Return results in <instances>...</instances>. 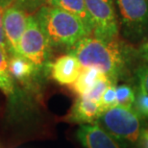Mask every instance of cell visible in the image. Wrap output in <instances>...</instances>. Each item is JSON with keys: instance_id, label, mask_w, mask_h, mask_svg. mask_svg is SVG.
<instances>
[{"instance_id": "8", "label": "cell", "mask_w": 148, "mask_h": 148, "mask_svg": "<svg viewBox=\"0 0 148 148\" xmlns=\"http://www.w3.org/2000/svg\"><path fill=\"white\" fill-rule=\"evenodd\" d=\"M77 138L85 148H122L114 137L98 124L80 125Z\"/></svg>"}, {"instance_id": "22", "label": "cell", "mask_w": 148, "mask_h": 148, "mask_svg": "<svg viewBox=\"0 0 148 148\" xmlns=\"http://www.w3.org/2000/svg\"><path fill=\"white\" fill-rule=\"evenodd\" d=\"M140 148H148V126L145 125L140 133V138L138 141Z\"/></svg>"}, {"instance_id": "4", "label": "cell", "mask_w": 148, "mask_h": 148, "mask_svg": "<svg viewBox=\"0 0 148 148\" xmlns=\"http://www.w3.org/2000/svg\"><path fill=\"white\" fill-rule=\"evenodd\" d=\"M51 50L48 38L36 16H28L26 29L19 42L18 54L31 61L42 72L50 70Z\"/></svg>"}, {"instance_id": "3", "label": "cell", "mask_w": 148, "mask_h": 148, "mask_svg": "<svg viewBox=\"0 0 148 148\" xmlns=\"http://www.w3.org/2000/svg\"><path fill=\"white\" fill-rule=\"evenodd\" d=\"M118 141L122 148L137 144L146 124L134 108L116 106L103 112L97 123Z\"/></svg>"}, {"instance_id": "16", "label": "cell", "mask_w": 148, "mask_h": 148, "mask_svg": "<svg viewBox=\"0 0 148 148\" xmlns=\"http://www.w3.org/2000/svg\"><path fill=\"white\" fill-rule=\"evenodd\" d=\"M112 80L105 75L82 97H84V98L88 99V100H90V101L99 103L100 100H101L102 95L105 92V90H107V88L112 84ZM115 84H116V83H115Z\"/></svg>"}, {"instance_id": "17", "label": "cell", "mask_w": 148, "mask_h": 148, "mask_svg": "<svg viewBox=\"0 0 148 148\" xmlns=\"http://www.w3.org/2000/svg\"><path fill=\"white\" fill-rule=\"evenodd\" d=\"M99 105L102 110V112L117 106L116 84H115V83L112 82V84L107 88V90H105L104 94H103L101 97Z\"/></svg>"}, {"instance_id": "11", "label": "cell", "mask_w": 148, "mask_h": 148, "mask_svg": "<svg viewBox=\"0 0 148 148\" xmlns=\"http://www.w3.org/2000/svg\"><path fill=\"white\" fill-rule=\"evenodd\" d=\"M9 70L14 80L30 86L41 71L28 59L20 54L9 56Z\"/></svg>"}, {"instance_id": "7", "label": "cell", "mask_w": 148, "mask_h": 148, "mask_svg": "<svg viewBox=\"0 0 148 148\" xmlns=\"http://www.w3.org/2000/svg\"><path fill=\"white\" fill-rule=\"evenodd\" d=\"M3 24L9 56L18 54V46L26 25L28 14L16 3L2 11Z\"/></svg>"}, {"instance_id": "18", "label": "cell", "mask_w": 148, "mask_h": 148, "mask_svg": "<svg viewBox=\"0 0 148 148\" xmlns=\"http://www.w3.org/2000/svg\"><path fill=\"white\" fill-rule=\"evenodd\" d=\"M134 109L143 119L144 118L148 119V93L140 87L137 88V91H136Z\"/></svg>"}, {"instance_id": "23", "label": "cell", "mask_w": 148, "mask_h": 148, "mask_svg": "<svg viewBox=\"0 0 148 148\" xmlns=\"http://www.w3.org/2000/svg\"><path fill=\"white\" fill-rule=\"evenodd\" d=\"M137 51L138 57L148 63V40H146L145 42L141 44Z\"/></svg>"}, {"instance_id": "6", "label": "cell", "mask_w": 148, "mask_h": 148, "mask_svg": "<svg viewBox=\"0 0 148 148\" xmlns=\"http://www.w3.org/2000/svg\"><path fill=\"white\" fill-rule=\"evenodd\" d=\"M93 24V37L109 41L118 36V23L112 0H85Z\"/></svg>"}, {"instance_id": "19", "label": "cell", "mask_w": 148, "mask_h": 148, "mask_svg": "<svg viewBox=\"0 0 148 148\" xmlns=\"http://www.w3.org/2000/svg\"><path fill=\"white\" fill-rule=\"evenodd\" d=\"M16 4L24 10L29 16L36 14L40 9L47 3V0H16Z\"/></svg>"}, {"instance_id": "2", "label": "cell", "mask_w": 148, "mask_h": 148, "mask_svg": "<svg viewBox=\"0 0 148 148\" xmlns=\"http://www.w3.org/2000/svg\"><path fill=\"white\" fill-rule=\"evenodd\" d=\"M35 16L52 48H63L67 51L82 38L91 36L79 17L59 8L45 4Z\"/></svg>"}, {"instance_id": "15", "label": "cell", "mask_w": 148, "mask_h": 148, "mask_svg": "<svg viewBox=\"0 0 148 148\" xmlns=\"http://www.w3.org/2000/svg\"><path fill=\"white\" fill-rule=\"evenodd\" d=\"M136 91L135 88L130 85L121 84L116 86V98L117 106L124 108H134L136 101Z\"/></svg>"}, {"instance_id": "21", "label": "cell", "mask_w": 148, "mask_h": 148, "mask_svg": "<svg viewBox=\"0 0 148 148\" xmlns=\"http://www.w3.org/2000/svg\"><path fill=\"white\" fill-rule=\"evenodd\" d=\"M0 48H2L4 50L9 56L7 41H6V36H5V31H4V24H3V14H2L1 10H0Z\"/></svg>"}, {"instance_id": "24", "label": "cell", "mask_w": 148, "mask_h": 148, "mask_svg": "<svg viewBox=\"0 0 148 148\" xmlns=\"http://www.w3.org/2000/svg\"><path fill=\"white\" fill-rule=\"evenodd\" d=\"M14 2H16V0H0V10L4 11L5 9L14 4Z\"/></svg>"}, {"instance_id": "13", "label": "cell", "mask_w": 148, "mask_h": 148, "mask_svg": "<svg viewBox=\"0 0 148 148\" xmlns=\"http://www.w3.org/2000/svg\"><path fill=\"white\" fill-rule=\"evenodd\" d=\"M106 74L100 71L99 69H95V67H83L77 80L72 85H70L71 90L76 94H78V96L85 95Z\"/></svg>"}, {"instance_id": "1", "label": "cell", "mask_w": 148, "mask_h": 148, "mask_svg": "<svg viewBox=\"0 0 148 148\" xmlns=\"http://www.w3.org/2000/svg\"><path fill=\"white\" fill-rule=\"evenodd\" d=\"M67 54L78 59L83 67H95L112 82L127 79L130 67L138 56V51L123 41H104L95 37H86L67 50Z\"/></svg>"}, {"instance_id": "14", "label": "cell", "mask_w": 148, "mask_h": 148, "mask_svg": "<svg viewBox=\"0 0 148 148\" xmlns=\"http://www.w3.org/2000/svg\"><path fill=\"white\" fill-rule=\"evenodd\" d=\"M0 90L6 95H14V79L9 70V56L2 48H0Z\"/></svg>"}, {"instance_id": "20", "label": "cell", "mask_w": 148, "mask_h": 148, "mask_svg": "<svg viewBox=\"0 0 148 148\" xmlns=\"http://www.w3.org/2000/svg\"><path fill=\"white\" fill-rule=\"evenodd\" d=\"M135 75L138 82V87L148 93V64H141L135 70Z\"/></svg>"}, {"instance_id": "12", "label": "cell", "mask_w": 148, "mask_h": 148, "mask_svg": "<svg viewBox=\"0 0 148 148\" xmlns=\"http://www.w3.org/2000/svg\"><path fill=\"white\" fill-rule=\"evenodd\" d=\"M47 5L74 14L84 22L90 34L93 33V24L88 12L85 0H47Z\"/></svg>"}, {"instance_id": "10", "label": "cell", "mask_w": 148, "mask_h": 148, "mask_svg": "<svg viewBox=\"0 0 148 148\" xmlns=\"http://www.w3.org/2000/svg\"><path fill=\"white\" fill-rule=\"evenodd\" d=\"M101 114L102 110L99 103L78 96V98L73 103L69 114L64 117V120L80 125L96 124Z\"/></svg>"}, {"instance_id": "5", "label": "cell", "mask_w": 148, "mask_h": 148, "mask_svg": "<svg viewBox=\"0 0 148 148\" xmlns=\"http://www.w3.org/2000/svg\"><path fill=\"white\" fill-rule=\"evenodd\" d=\"M124 36L138 41L148 36V0H116Z\"/></svg>"}, {"instance_id": "9", "label": "cell", "mask_w": 148, "mask_h": 148, "mask_svg": "<svg viewBox=\"0 0 148 148\" xmlns=\"http://www.w3.org/2000/svg\"><path fill=\"white\" fill-rule=\"evenodd\" d=\"M83 69L78 59L73 55H63L50 66L51 77L60 85H72Z\"/></svg>"}]
</instances>
